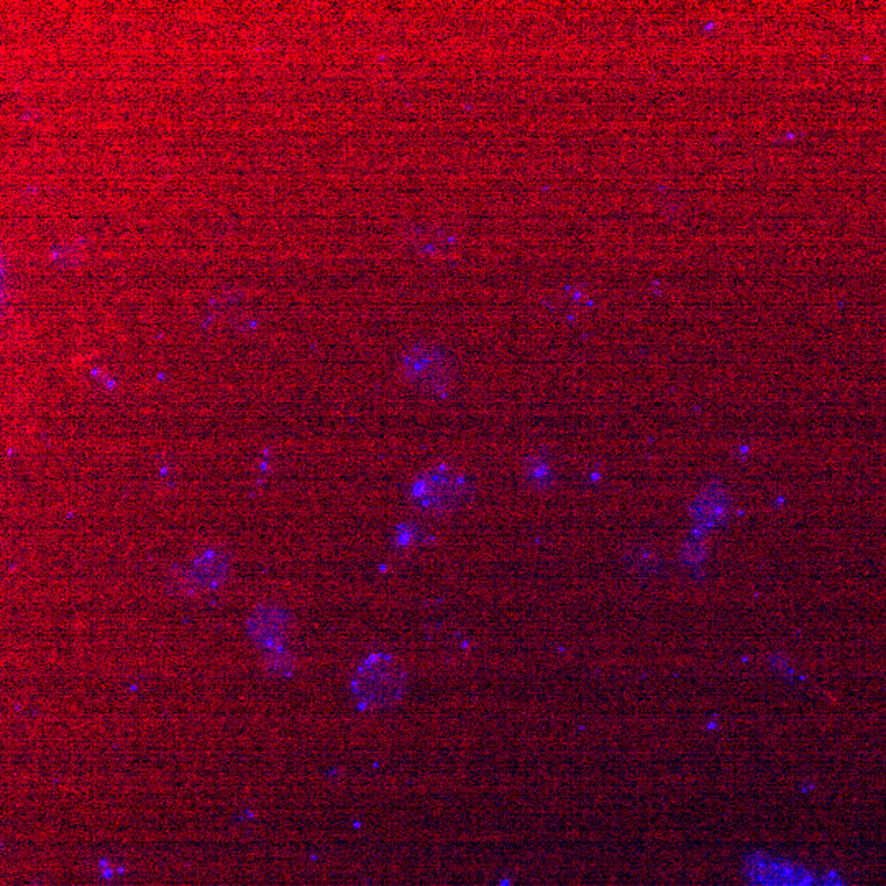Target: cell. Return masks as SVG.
<instances>
[{"mask_svg": "<svg viewBox=\"0 0 886 886\" xmlns=\"http://www.w3.org/2000/svg\"><path fill=\"white\" fill-rule=\"evenodd\" d=\"M475 496L472 480L452 465H435L412 480L408 497L414 509L431 516H449L468 506Z\"/></svg>", "mask_w": 886, "mask_h": 886, "instance_id": "obj_1", "label": "cell"}, {"mask_svg": "<svg viewBox=\"0 0 886 886\" xmlns=\"http://www.w3.org/2000/svg\"><path fill=\"white\" fill-rule=\"evenodd\" d=\"M405 678L388 653H371L352 680V693L363 709L393 707L404 693Z\"/></svg>", "mask_w": 886, "mask_h": 886, "instance_id": "obj_2", "label": "cell"}, {"mask_svg": "<svg viewBox=\"0 0 886 886\" xmlns=\"http://www.w3.org/2000/svg\"><path fill=\"white\" fill-rule=\"evenodd\" d=\"M405 380L424 394L443 398L453 387V370L443 353L431 347L412 350L404 358Z\"/></svg>", "mask_w": 886, "mask_h": 886, "instance_id": "obj_3", "label": "cell"}, {"mask_svg": "<svg viewBox=\"0 0 886 886\" xmlns=\"http://www.w3.org/2000/svg\"><path fill=\"white\" fill-rule=\"evenodd\" d=\"M230 564H228L227 555L222 554L220 550H206L194 558L190 564L189 571H187V579L190 586L196 589H217L224 585L227 579Z\"/></svg>", "mask_w": 886, "mask_h": 886, "instance_id": "obj_5", "label": "cell"}, {"mask_svg": "<svg viewBox=\"0 0 886 886\" xmlns=\"http://www.w3.org/2000/svg\"><path fill=\"white\" fill-rule=\"evenodd\" d=\"M247 630L255 646L266 652L282 649L288 632V616L276 606H258L247 620Z\"/></svg>", "mask_w": 886, "mask_h": 886, "instance_id": "obj_4", "label": "cell"}]
</instances>
